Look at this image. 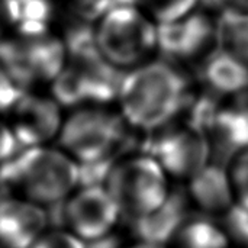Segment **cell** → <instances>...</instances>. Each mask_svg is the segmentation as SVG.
Here are the masks:
<instances>
[{
	"instance_id": "5",
	"label": "cell",
	"mask_w": 248,
	"mask_h": 248,
	"mask_svg": "<svg viewBox=\"0 0 248 248\" xmlns=\"http://www.w3.org/2000/svg\"><path fill=\"white\" fill-rule=\"evenodd\" d=\"M124 219L138 222L158 214L170 201V176L148 153L118 157L103 182Z\"/></svg>"
},
{
	"instance_id": "17",
	"label": "cell",
	"mask_w": 248,
	"mask_h": 248,
	"mask_svg": "<svg viewBox=\"0 0 248 248\" xmlns=\"http://www.w3.org/2000/svg\"><path fill=\"white\" fill-rule=\"evenodd\" d=\"M218 46L248 64V9L217 13Z\"/></svg>"
},
{
	"instance_id": "24",
	"label": "cell",
	"mask_w": 248,
	"mask_h": 248,
	"mask_svg": "<svg viewBox=\"0 0 248 248\" xmlns=\"http://www.w3.org/2000/svg\"><path fill=\"white\" fill-rule=\"evenodd\" d=\"M203 6L218 13L231 9H248V0H203Z\"/></svg>"
},
{
	"instance_id": "26",
	"label": "cell",
	"mask_w": 248,
	"mask_h": 248,
	"mask_svg": "<svg viewBox=\"0 0 248 248\" xmlns=\"http://www.w3.org/2000/svg\"><path fill=\"white\" fill-rule=\"evenodd\" d=\"M121 248H167V246H163L161 243H155V241H147V240H140L135 241L132 244L124 246Z\"/></svg>"
},
{
	"instance_id": "19",
	"label": "cell",
	"mask_w": 248,
	"mask_h": 248,
	"mask_svg": "<svg viewBox=\"0 0 248 248\" xmlns=\"http://www.w3.org/2000/svg\"><path fill=\"white\" fill-rule=\"evenodd\" d=\"M235 206L248 212V148L237 153L228 167Z\"/></svg>"
},
{
	"instance_id": "1",
	"label": "cell",
	"mask_w": 248,
	"mask_h": 248,
	"mask_svg": "<svg viewBox=\"0 0 248 248\" xmlns=\"http://www.w3.org/2000/svg\"><path fill=\"white\" fill-rule=\"evenodd\" d=\"M192 83L185 67L157 57L122 73L116 108L140 131L164 128L186 106Z\"/></svg>"
},
{
	"instance_id": "16",
	"label": "cell",
	"mask_w": 248,
	"mask_h": 248,
	"mask_svg": "<svg viewBox=\"0 0 248 248\" xmlns=\"http://www.w3.org/2000/svg\"><path fill=\"white\" fill-rule=\"evenodd\" d=\"M167 248H232V240L219 224L208 218H190L180 222Z\"/></svg>"
},
{
	"instance_id": "25",
	"label": "cell",
	"mask_w": 248,
	"mask_h": 248,
	"mask_svg": "<svg viewBox=\"0 0 248 248\" xmlns=\"http://www.w3.org/2000/svg\"><path fill=\"white\" fill-rule=\"evenodd\" d=\"M13 196H16V193H15L7 176L4 174L3 169H0V205L9 199H12Z\"/></svg>"
},
{
	"instance_id": "13",
	"label": "cell",
	"mask_w": 248,
	"mask_h": 248,
	"mask_svg": "<svg viewBox=\"0 0 248 248\" xmlns=\"http://www.w3.org/2000/svg\"><path fill=\"white\" fill-rule=\"evenodd\" d=\"M196 76L202 87L218 97L248 89L247 62L219 46L196 65Z\"/></svg>"
},
{
	"instance_id": "22",
	"label": "cell",
	"mask_w": 248,
	"mask_h": 248,
	"mask_svg": "<svg viewBox=\"0 0 248 248\" xmlns=\"http://www.w3.org/2000/svg\"><path fill=\"white\" fill-rule=\"evenodd\" d=\"M20 150L7 121L0 115V169H3Z\"/></svg>"
},
{
	"instance_id": "7",
	"label": "cell",
	"mask_w": 248,
	"mask_h": 248,
	"mask_svg": "<svg viewBox=\"0 0 248 248\" xmlns=\"http://www.w3.org/2000/svg\"><path fill=\"white\" fill-rule=\"evenodd\" d=\"M122 73L108 64L93 44L70 49L68 60L49 92L65 110L116 105Z\"/></svg>"
},
{
	"instance_id": "8",
	"label": "cell",
	"mask_w": 248,
	"mask_h": 248,
	"mask_svg": "<svg viewBox=\"0 0 248 248\" xmlns=\"http://www.w3.org/2000/svg\"><path fill=\"white\" fill-rule=\"evenodd\" d=\"M121 211L105 185H80L61 203V227L92 246L112 235Z\"/></svg>"
},
{
	"instance_id": "15",
	"label": "cell",
	"mask_w": 248,
	"mask_h": 248,
	"mask_svg": "<svg viewBox=\"0 0 248 248\" xmlns=\"http://www.w3.org/2000/svg\"><path fill=\"white\" fill-rule=\"evenodd\" d=\"M189 187L190 198L209 214H228L235 208L228 171L209 164L189 182Z\"/></svg>"
},
{
	"instance_id": "21",
	"label": "cell",
	"mask_w": 248,
	"mask_h": 248,
	"mask_svg": "<svg viewBox=\"0 0 248 248\" xmlns=\"http://www.w3.org/2000/svg\"><path fill=\"white\" fill-rule=\"evenodd\" d=\"M20 13L16 0H0V41L20 26Z\"/></svg>"
},
{
	"instance_id": "2",
	"label": "cell",
	"mask_w": 248,
	"mask_h": 248,
	"mask_svg": "<svg viewBox=\"0 0 248 248\" xmlns=\"http://www.w3.org/2000/svg\"><path fill=\"white\" fill-rule=\"evenodd\" d=\"M70 55L64 36L48 26H19L0 41V67L22 92L49 90Z\"/></svg>"
},
{
	"instance_id": "6",
	"label": "cell",
	"mask_w": 248,
	"mask_h": 248,
	"mask_svg": "<svg viewBox=\"0 0 248 248\" xmlns=\"http://www.w3.org/2000/svg\"><path fill=\"white\" fill-rule=\"evenodd\" d=\"M131 128L116 105L81 106L67 110L57 145L80 166L116 160Z\"/></svg>"
},
{
	"instance_id": "3",
	"label": "cell",
	"mask_w": 248,
	"mask_h": 248,
	"mask_svg": "<svg viewBox=\"0 0 248 248\" xmlns=\"http://www.w3.org/2000/svg\"><path fill=\"white\" fill-rule=\"evenodd\" d=\"M3 171L16 196L44 208L61 205L80 186V164L57 144L20 148Z\"/></svg>"
},
{
	"instance_id": "23",
	"label": "cell",
	"mask_w": 248,
	"mask_h": 248,
	"mask_svg": "<svg viewBox=\"0 0 248 248\" xmlns=\"http://www.w3.org/2000/svg\"><path fill=\"white\" fill-rule=\"evenodd\" d=\"M22 90L9 78V76L0 67V115L6 116V113L16 103Z\"/></svg>"
},
{
	"instance_id": "9",
	"label": "cell",
	"mask_w": 248,
	"mask_h": 248,
	"mask_svg": "<svg viewBox=\"0 0 248 248\" xmlns=\"http://www.w3.org/2000/svg\"><path fill=\"white\" fill-rule=\"evenodd\" d=\"M215 48L217 13L205 6L174 22L158 25V57L174 64L196 67Z\"/></svg>"
},
{
	"instance_id": "20",
	"label": "cell",
	"mask_w": 248,
	"mask_h": 248,
	"mask_svg": "<svg viewBox=\"0 0 248 248\" xmlns=\"http://www.w3.org/2000/svg\"><path fill=\"white\" fill-rule=\"evenodd\" d=\"M31 248H89L76 235L60 228H48Z\"/></svg>"
},
{
	"instance_id": "11",
	"label": "cell",
	"mask_w": 248,
	"mask_h": 248,
	"mask_svg": "<svg viewBox=\"0 0 248 248\" xmlns=\"http://www.w3.org/2000/svg\"><path fill=\"white\" fill-rule=\"evenodd\" d=\"M148 154L163 166L170 179L189 183L211 164V140L199 126L186 124L164 131Z\"/></svg>"
},
{
	"instance_id": "10",
	"label": "cell",
	"mask_w": 248,
	"mask_h": 248,
	"mask_svg": "<svg viewBox=\"0 0 248 248\" xmlns=\"http://www.w3.org/2000/svg\"><path fill=\"white\" fill-rule=\"evenodd\" d=\"M67 110L49 90L22 92L6 113L20 148L57 144Z\"/></svg>"
},
{
	"instance_id": "4",
	"label": "cell",
	"mask_w": 248,
	"mask_h": 248,
	"mask_svg": "<svg viewBox=\"0 0 248 248\" xmlns=\"http://www.w3.org/2000/svg\"><path fill=\"white\" fill-rule=\"evenodd\" d=\"M93 46L125 73L158 57V25L135 1L124 3L93 23Z\"/></svg>"
},
{
	"instance_id": "14",
	"label": "cell",
	"mask_w": 248,
	"mask_h": 248,
	"mask_svg": "<svg viewBox=\"0 0 248 248\" xmlns=\"http://www.w3.org/2000/svg\"><path fill=\"white\" fill-rule=\"evenodd\" d=\"M212 138L234 155L248 148V89L221 97L209 122Z\"/></svg>"
},
{
	"instance_id": "18",
	"label": "cell",
	"mask_w": 248,
	"mask_h": 248,
	"mask_svg": "<svg viewBox=\"0 0 248 248\" xmlns=\"http://www.w3.org/2000/svg\"><path fill=\"white\" fill-rule=\"evenodd\" d=\"M135 1L157 25L174 22L203 6V0H135Z\"/></svg>"
},
{
	"instance_id": "12",
	"label": "cell",
	"mask_w": 248,
	"mask_h": 248,
	"mask_svg": "<svg viewBox=\"0 0 248 248\" xmlns=\"http://www.w3.org/2000/svg\"><path fill=\"white\" fill-rule=\"evenodd\" d=\"M49 228L46 208L13 196L0 205V248H31Z\"/></svg>"
}]
</instances>
